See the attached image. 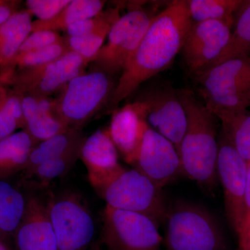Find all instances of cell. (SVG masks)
<instances>
[{"instance_id": "obj_34", "label": "cell", "mask_w": 250, "mask_h": 250, "mask_svg": "<svg viewBox=\"0 0 250 250\" xmlns=\"http://www.w3.org/2000/svg\"><path fill=\"white\" fill-rule=\"evenodd\" d=\"M244 218H243L241 229L250 223V162L248 163V172H247L246 189H245L244 195Z\"/></svg>"}, {"instance_id": "obj_1", "label": "cell", "mask_w": 250, "mask_h": 250, "mask_svg": "<svg viewBox=\"0 0 250 250\" xmlns=\"http://www.w3.org/2000/svg\"><path fill=\"white\" fill-rule=\"evenodd\" d=\"M192 23L186 0L173 1L156 15L116 82L108 108L116 109L142 83L170 66Z\"/></svg>"}, {"instance_id": "obj_28", "label": "cell", "mask_w": 250, "mask_h": 250, "mask_svg": "<svg viewBox=\"0 0 250 250\" xmlns=\"http://www.w3.org/2000/svg\"><path fill=\"white\" fill-rule=\"evenodd\" d=\"M82 143L64 155L45 161L38 166L27 179H35L38 183L44 187L54 179L65 175L71 170L77 159H80Z\"/></svg>"}, {"instance_id": "obj_29", "label": "cell", "mask_w": 250, "mask_h": 250, "mask_svg": "<svg viewBox=\"0 0 250 250\" xmlns=\"http://www.w3.org/2000/svg\"><path fill=\"white\" fill-rule=\"evenodd\" d=\"M24 128L25 120L21 95L14 90L8 91L7 96L0 107V141L14 134L18 129Z\"/></svg>"}, {"instance_id": "obj_12", "label": "cell", "mask_w": 250, "mask_h": 250, "mask_svg": "<svg viewBox=\"0 0 250 250\" xmlns=\"http://www.w3.org/2000/svg\"><path fill=\"white\" fill-rule=\"evenodd\" d=\"M233 23L234 21L192 23L181 51L192 75L209 68L223 54L231 38Z\"/></svg>"}, {"instance_id": "obj_23", "label": "cell", "mask_w": 250, "mask_h": 250, "mask_svg": "<svg viewBox=\"0 0 250 250\" xmlns=\"http://www.w3.org/2000/svg\"><path fill=\"white\" fill-rule=\"evenodd\" d=\"M224 136L247 162H250V111L248 109L215 113Z\"/></svg>"}, {"instance_id": "obj_7", "label": "cell", "mask_w": 250, "mask_h": 250, "mask_svg": "<svg viewBox=\"0 0 250 250\" xmlns=\"http://www.w3.org/2000/svg\"><path fill=\"white\" fill-rule=\"evenodd\" d=\"M58 250H87L95 233L91 212L78 194L68 192L47 202Z\"/></svg>"}, {"instance_id": "obj_10", "label": "cell", "mask_w": 250, "mask_h": 250, "mask_svg": "<svg viewBox=\"0 0 250 250\" xmlns=\"http://www.w3.org/2000/svg\"><path fill=\"white\" fill-rule=\"evenodd\" d=\"M156 14L141 7L134 8L113 24L103 45L92 62L97 68L112 76L123 72Z\"/></svg>"}, {"instance_id": "obj_15", "label": "cell", "mask_w": 250, "mask_h": 250, "mask_svg": "<svg viewBox=\"0 0 250 250\" xmlns=\"http://www.w3.org/2000/svg\"><path fill=\"white\" fill-rule=\"evenodd\" d=\"M82 159L95 190L125 168L118 161V152L110 137L108 128L98 129L85 138L80 149Z\"/></svg>"}, {"instance_id": "obj_4", "label": "cell", "mask_w": 250, "mask_h": 250, "mask_svg": "<svg viewBox=\"0 0 250 250\" xmlns=\"http://www.w3.org/2000/svg\"><path fill=\"white\" fill-rule=\"evenodd\" d=\"M213 114L250 106V57L229 59L194 75Z\"/></svg>"}, {"instance_id": "obj_13", "label": "cell", "mask_w": 250, "mask_h": 250, "mask_svg": "<svg viewBox=\"0 0 250 250\" xmlns=\"http://www.w3.org/2000/svg\"><path fill=\"white\" fill-rule=\"evenodd\" d=\"M217 171L223 185L227 218L237 233L244 218L248 162L238 154L222 132L218 139Z\"/></svg>"}, {"instance_id": "obj_21", "label": "cell", "mask_w": 250, "mask_h": 250, "mask_svg": "<svg viewBox=\"0 0 250 250\" xmlns=\"http://www.w3.org/2000/svg\"><path fill=\"white\" fill-rule=\"evenodd\" d=\"M104 1L72 0L55 17L48 21H33L32 31H66L72 24L98 16L103 11Z\"/></svg>"}, {"instance_id": "obj_36", "label": "cell", "mask_w": 250, "mask_h": 250, "mask_svg": "<svg viewBox=\"0 0 250 250\" xmlns=\"http://www.w3.org/2000/svg\"><path fill=\"white\" fill-rule=\"evenodd\" d=\"M236 235L238 236L236 250H250V223L243 227Z\"/></svg>"}, {"instance_id": "obj_38", "label": "cell", "mask_w": 250, "mask_h": 250, "mask_svg": "<svg viewBox=\"0 0 250 250\" xmlns=\"http://www.w3.org/2000/svg\"><path fill=\"white\" fill-rule=\"evenodd\" d=\"M89 250H100V242H96L95 245H93Z\"/></svg>"}, {"instance_id": "obj_3", "label": "cell", "mask_w": 250, "mask_h": 250, "mask_svg": "<svg viewBox=\"0 0 250 250\" xmlns=\"http://www.w3.org/2000/svg\"><path fill=\"white\" fill-rule=\"evenodd\" d=\"M166 250H228L218 220L202 206L179 201L167 208Z\"/></svg>"}, {"instance_id": "obj_35", "label": "cell", "mask_w": 250, "mask_h": 250, "mask_svg": "<svg viewBox=\"0 0 250 250\" xmlns=\"http://www.w3.org/2000/svg\"><path fill=\"white\" fill-rule=\"evenodd\" d=\"M17 1L0 0V26L17 12Z\"/></svg>"}, {"instance_id": "obj_20", "label": "cell", "mask_w": 250, "mask_h": 250, "mask_svg": "<svg viewBox=\"0 0 250 250\" xmlns=\"http://www.w3.org/2000/svg\"><path fill=\"white\" fill-rule=\"evenodd\" d=\"M85 137L81 129H69L38 143L31 151L27 165L23 171L28 178L38 166L45 161L56 159L70 152L83 142Z\"/></svg>"}, {"instance_id": "obj_24", "label": "cell", "mask_w": 250, "mask_h": 250, "mask_svg": "<svg viewBox=\"0 0 250 250\" xmlns=\"http://www.w3.org/2000/svg\"><path fill=\"white\" fill-rule=\"evenodd\" d=\"M27 199L16 187L0 180V232L15 235L25 213Z\"/></svg>"}, {"instance_id": "obj_11", "label": "cell", "mask_w": 250, "mask_h": 250, "mask_svg": "<svg viewBox=\"0 0 250 250\" xmlns=\"http://www.w3.org/2000/svg\"><path fill=\"white\" fill-rule=\"evenodd\" d=\"M136 102L148 126L170 141L179 154L187 123L179 90L168 85H155Z\"/></svg>"}, {"instance_id": "obj_8", "label": "cell", "mask_w": 250, "mask_h": 250, "mask_svg": "<svg viewBox=\"0 0 250 250\" xmlns=\"http://www.w3.org/2000/svg\"><path fill=\"white\" fill-rule=\"evenodd\" d=\"M88 63L80 54L70 51L54 62L0 77V84L12 85L18 93L49 97L84 73Z\"/></svg>"}, {"instance_id": "obj_6", "label": "cell", "mask_w": 250, "mask_h": 250, "mask_svg": "<svg viewBox=\"0 0 250 250\" xmlns=\"http://www.w3.org/2000/svg\"><path fill=\"white\" fill-rule=\"evenodd\" d=\"M95 190L112 208L146 215L159 227L165 223L168 207L162 188L136 169H123Z\"/></svg>"}, {"instance_id": "obj_18", "label": "cell", "mask_w": 250, "mask_h": 250, "mask_svg": "<svg viewBox=\"0 0 250 250\" xmlns=\"http://www.w3.org/2000/svg\"><path fill=\"white\" fill-rule=\"evenodd\" d=\"M37 144L24 129L0 141V180L23 172Z\"/></svg>"}, {"instance_id": "obj_5", "label": "cell", "mask_w": 250, "mask_h": 250, "mask_svg": "<svg viewBox=\"0 0 250 250\" xmlns=\"http://www.w3.org/2000/svg\"><path fill=\"white\" fill-rule=\"evenodd\" d=\"M113 76L97 68L74 78L55 100L56 115L69 129H82L108 104L116 88Z\"/></svg>"}, {"instance_id": "obj_26", "label": "cell", "mask_w": 250, "mask_h": 250, "mask_svg": "<svg viewBox=\"0 0 250 250\" xmlns=\"http://www.w3.org/2000/svg\"><path fill=\"white\" fill-rule=\"evenodd\" d=\"M192 22L234 21L242 0H186Z\"/></svg>"}, {"instance_id": "obj_17", "label": "cell", "mask_w": 250, "mask_h": 250, "mask_svg": "<svg viewBox=\"0 0 250 250\" xmlns=\"http://www.w3.org/2000/svg\"><path fill=\"white\" fill-rule=\"evenodd\" d=\"M147 127L136 101L113 110L108 132L117 150L126 164L134 166L136 163Z\"/></svg>"}, {"instance_id": "obj_39", "label": "cell", "mask_w": 250, "mask_h": 250, "mask_svg": "<svg viewBox=\"0 0 250 250\" xmlns=\"http://www.w3.org/2000/svg\"><path fill=\"white\" fill-rule=\"evenodd\" d=\"M0 250H9V248L1 241V238H0Z\"/></svg>"}, {"instance_id": "obj_30", "label": "cell", "mask_w": 250, "mask_h": 250, "mask_svg": "<svg viewBox=\"0 0 250 250\" xmlns=\"http://www.w3.org/2000/svg\"><path fill=\"white\" fill-rule=\"evenodd\" d=\"M121 17L118 7L109 8L98 16L80 21L67 28V37L88 35L106 28H111Z\"/></svg>"}, {"instance_id": "obj_27", "label": "cell", "mask_w": 250, "mask_h": 250, "mask_svg": "<svg viewBox=\"0 0 250 250\" xmlns=\"http://www.w3.org/2000/svg\"><path fill=\"white\" fill-rule=\"evenodd\" d=\"M70 51L64 38L63 40L44 48L27 53L17 54L11 62H8L4 67H1L0 77L9 75L18 70L40 66L54 62Z\"/></svg>"}, {"instance_id": "obj_16", "label": "cell", "mask_w": 250, "mask_h": 250, "mask_svg": "<svg viewBox=\"0 0 250 250\" xmlns=\"http://www.w3.org/2000/svg\"><path fill=\"white\" fill-rule=\"evenodd\" d=\"M26 199L25 213L15 233L18 250H58L47 203L35 195Z\"/></svg>"}, {"instance_id": "obj_32", "label": "cell", "mask_w": 250, "mask_h": 250, "mask_svg": "<svg viewBox=\"0 0 250 250\" xmlns=\"http://www.w3.org/2000/svg\"><path fill=\"white\" fill-rule=\"evenodd\" d=\"M70 0H28L27 10L31 15L39 18V21H48L57 16Z\"/></svg>"}, {"instance_id": "obj_9", "label": "cell", "mask_w": 250, "mask_h": 250, "mask_svg": "<svg viewBox=\"0 0 250 250\" xmlns=\"http://www.w3.org/2000/svg\"><path fill=\"white\" fill-rule=\"evenodd\" d=\"M149 217L106 205L103 212L102 242L108 250H162L164 238Z\"/></svg>"}, {"instance_id": "obj_37", "label": "cell", "mask_w": 250, "mask_h": 250, "mask_svg": "<svg viewBox=\"0 0 250 250\" xmlns=\"http://www.w3.org/2000/svg\"><path fill=\"white\" fill-rule=\"evenodd\" d=\"M8 90L4 88V85L0 84V107L4 103L5 99L7 96Z\"/></svg>"}, {"instance_id": "obj_25", "label": "cell", "mask_w": 250, "mask_h": 250, "mask_svg": "<svg viewBox=\"0 0 250 250\" xmlns=\"http://www.w3.org/2000/svg\"><path fill=\"white\" fill-rule=\"evenodd\" d=\"M233 27L234 28L231 31V38L228 46L223 54L210 67L229 59L250 57V0L243 1L241 7L237 11L235 14Z\"/></svg>"}, {"instance_id": "obj_14", "label": "cell", "mask_w": 250, "mask_h": 250, "mask_svg": "<svg viewBox=\"0 0 250 250\" xmlns=\"http://www.w3.org/2000/svg\"><path fill=\"white\" fill-rule=\"evenodd\" d=\"M134 168L163 188L179 174L182 164L174 145L147 125Z\"/></svg>"}, {"instance_id": "obj_2", "label": "cell", "mask_w": 250, "mask_h": 250, "mask_svg": "<svg viewBox=\"0 0 250 250\" xmlns=\"http://www.w3.org/2000/svg\"><path fill=\"white\" fill-rule=\"evenodd\" d=\"M187 115V129L179 149L182 173L208 190L217 184V118L191 90H179Z\"/></svg>"}, {"instance_id": "obj_31", "label": "cell", "mask_w": 250, "mask_h": 250, "mask_svg": "<svg viewBox=\"0 0 250 250\" xmlns=\"http://www.w3.org/2000/svg\"><path fill=\"white\" fill-rule=\"evenodd\" d=\"M112 28V27H111ZM111 28H106L88 35L65 38L67 47L72 52L80 54L88 62H92L103 46Z\"/></svg>"}, {"instance_id": "obj_22", "label": "cell", "mask_w": 250, "mask_h": 250, "mask_svg": "<svg viewBox=\"0 0 250 250\" xmlns=\"http://www.w3.org/2000/svg\"><path fill=\"white\" fill-rule=\"evenodd\" d=\"M31 15L18 11L0 26V68L11 62L32 31Z\"/></svg>"}, {"instance_id": "obj_40", "label": "cell", "mask_w": 250, "mask_h": 250, "mask_svg": "<svg viewBox=\"0 0 250 250\" xmlns=\"http://www.w3.org/2000/svg\"><path fill=\"white\" fill-rule=\"evenodd\" d=\"M1 237H4V236H3V235L1 234V232H0V238H1Z\"/></svg>"}, {"instance_id": "obj_19", "label": "cell", "mask_w": 250, "mask_h": 250, "mask_svg": "<svg viewBox=\"0 0 250 250\" xmlns=\"http://www.w3.org/2000/svg\"><path fill=\"white\" fill-rule=\"evenodd\" d=\"M25 128L38 143L69 129L54 113H45L39 108V98L29 94L21 95Z\"/></svg>"}, {"instance_id": "obj_33", "label": "cell", "mask_w": 250, "mask_h": 250, "mask_svg": "<svg viewBox=\"0 0 250 250\" xmlns=\"http://www.w3.org/2000/svg\"><path fill=\"white\" fill-rule=\"evenodd\" d=\"M63 39L64 38L62 37L55 31H34L31 32L24 41L17 54L27 53V52L42 49L59 41H62Z\"/></svg>"}]
</instances>
